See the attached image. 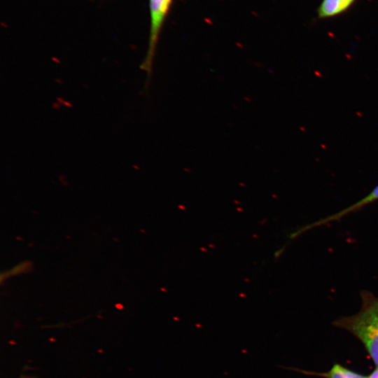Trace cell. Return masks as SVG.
<instances>
[{
  "label": "cell",
  "instance_id": "1",
  "mask_svg": "<svg viewBox=\"0 0 378 378\" xmlns=\"http://www.w3.org/2000/svg\"><path fill=\"white\" fill-rule=\"evenodd\" d=\"M360 311L351 316L337 319L336 326L356 336L365 346L373 362L378 366V297L370 292L361 293Z\"/></svg>",
  "mask_w": 378,
  "mask_h": 378
},
{
  "label": "cell",
  "instance_id": "2",
  "mask_svg": "<svg viewBox=\"0 0 378 378\" xmlns=\"http://www.w3.org/2000/svg\"><path fill=\"white\" fill-rule=\"evenodd\" d=\"M172 0H150L151 27L146 55L140 69L146 74V87L149 86L153 74V61L160 29Z\"/></svg>",
  "mask_w": 378,
  "mask_h": 378
},
{
  "label": "cell",
  "instance_id": "3",
  "mask_svg": "<svg viewBox=\"0 0 378 378\" xmlns=\"http://www.w3.org/2000/svg\"><path fill=\"white\" fill-rule=\"evenodd\" d=\"M356 0H321L316 15L319 20L328 19L340 15L347 11Z\"/></svg>",
  "mask_w": 378,
  "mask_h": 378
},
{
  "label": "cell",
  "instance_id": "4",
  "mask_svg": "<svg viewBox=\"0 0 378 378\" xmlns=\"http://www.w3.org/2000/svg\"><path fill=\"white\" fill-rule=\"evenodd\" d=\"M378 200V185L368 194L365 197L358 201L357 202L350 205L349 206L344 209L337 213L329 216L323 219H321L318 221L314 223V226L317 227L326 224L329 222H332L338 219L342 218L344 216L352 213L359 209L363 207L364 206L372 203V202L377 201Z\"/></svg>",
  "mask_w": 378,
  "mask_h": 378
},
{
  "label": "cell",
  "instance_id": "5",
  "mask_svg": "<svg viewBox=\"0 0 378 378\" xmlns=\"http://www.w3.org/2000/svg\"><path fill=\"white\" fill-rule=\"evenodd\" d=\"M321 375L325 378H368L339 364H335L329 371Z\"/></svg>",
  "mask_w": 378,
  "mask_h": 378
},
{
  "label": "cell",
  "instance_id": "6",
  "mask_svg": "<svg viewBox=\"0 0 378 378\" xmlns=\"http://www.w3.org/2000/svg\"><path fill=\"white\" fill-rule=\"evenodd\" d=\"M368 378H378V366L372 372V373L368 377Z\"/></svg>",
  "mask_w": 378,
  "mask_h": 378
}]
</instances>
